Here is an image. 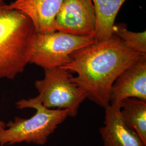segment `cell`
<instances>
[{
	"label": "cell",
	"mask_w": 146,
	"mask_h": 146,
	"mask_svg": "<svg viewBox=\"0 0 146 146\" xmlns=\"http://www.w3.org/2000/svg\"><path fill=\"white\" fill-rule=\"evenodd\" d=\"M4 1H5V0H0V3H2V2H4Z\"/></svg>",
	"instance_id": "cell-14"
},
{
	"label": "cell",
	"mask_w": 146,
	"mask_h": 146,
	"mask_svg": "<svg viewBox=\"0 0 146 146\" xmlns=\"http://www.w3.org/2000/svg\"><path fill=\"white\" fill-rule=\"evenodd\" d=\"M0 146H1V145H0Z\"/></svg>",
	"instance_id": "cell-15"
},
{
	"label": "cell",
	"mask_w": 146,
	"mask_h": 146,
	"mask_svg": "<svg viewBox=\"0 0 146 146\" xmlns=\"http://www.w3.org/2000/svg\"><path fill=\"white\" fill-rule=\"evenodd\" d=\"M96 17L92 0H63L55 21L56 31L94 38Z\"/></svg>",
	"instance_id": "cell-6"
},
{
	"label": "cell",
	"mask_w": 146,
	"mask_h": 146,
	"mask_svg": "<svg viewBox=\"0 0 146 146\" xmlns=\"http://www.w3.org/2000/svg\"><path fill=\"white\" fill-rule=\"evenodd\" d=\"M127 98L146 101V55L120 74L110 92V104L120 105Z\"/></svg>",
	"instance_id": "cell-7"
},
{
	"label": "cell",
	"mask_w": 146,
	"mask_h": 146,
	"mask_svg": "<svg viewBox=\"0 0 146 146\" xmlns=\"http://www.w3.org/2000/svg\"><path fill=\"white\" fill-rule=\"evenodd\" d=\"M19 110L33 108L36 113L29 119L15 117L5 124L0 133V145H11L21 142L44 145L58 125L69 116L67 110L49 109L43 106L35 98L17 102Z\"/></svg>",
	"instance_id": "cell-3"
},
{
	"label": "cell",
	"mask_w": 146,
	"mask_h": 146,
	"mask_svg": "<svg viewBox=\"0 0 146 146\" xmlns=\"http://www.w3.org/2000/svg\"><path fill=\"white\" fill-rule=\"evenodd\" d=\"M120 114L125 123L135 131L146 145V101L127 98L120 104Z\"/></svg>",
	"instance_id": "cell-11"
},
{
	"label": "cell",
	"mask_w": 146,
	"mask_h": 146,
	"mask_svg": "<svg viewBox=\"0 0 146 146\" xmlns=\"http://www.w3.org/2000/svg\"><path fill=\"white\" fill-rule=\"evenodd\" d=\"M5 127H6V125L5 122L0 119V133L2 131H3L5 129Z\"/></svg>",
	"instance_id": "cell-13"
},
{
	"label": "cell",
	"mask_w": 146,
	"mask_h": 146,
	"mask_svg": "<svg viewBox=\"0 0 146 146\" xmlns=\"http://www.w3.org/2000/svg\"><path fill=\"white\" fill-rule=\"evenodd\" d=\"M100 133L104 146H146L135 131L125 123L120 105L110 104L105 109L104 126Z\"/></svg>",
	"instance_id": "cell-8"
},
{
	"label": "cell",
	"mask_w": 146,
	"mask_h": 146,
	"mask_svg": "<svg viewBox=\"0 0 146 146\" xmlns=\"http://www.w3.org/2000/svg\"><path fill=\"white\" fill-rule=\"evenodd\" d=\"M73 77L63 68L44 69V78L35 82L38 93L35 98L47 108L67 110L69 116L75 117L87 95L73 82Z\"/></svg>",
	"instance_id": "cell-4"
},
{
	"label": "cell",
	"mask_w": 146,
	"mask_h": 146,
	"mask_svg": "<svg viewBox=\"0 0 146 146\" xmlns=\"http://www.w3.org/2000/svg\"><path fill=\"white\" fill-rule=\"evenodd\" d=\"M125 1L92 0L96 17L95 41H104L113 35L115 19Z\"/></svg>",
	"instance_id": "cell-10"
},
{
	"label": "cell",
	"mask_w": 146,
	"mask_h": 146,
	"mask_svg": "<svg viewBox=\"0 0 146 146\" xmlns=\"http://www.w3.org/2000/svg\"><path fill=\"white\" fill-rule=\"evenodd\" d=\"M36 34L28 16L0 3V79L13 80L24 71L29 63Z\"/></svg>",
	"instance_id": "cell-2"
},
{
	"label": "cell",
	"mask_w": 146,
	"mask_h": 146,
	"mask_svg": "<svg viewBox=\"0 0 146 146\" xmlns=\"http://www.w3.org/2000/svg\"><path fill=\"white\" fill-rule=\"evenodd\" d=\"M113 35L118 37L125 46L131 50L146 54V31L134 32L127 29L124 24L114 25Z\"/></svg>",
	"instance_id": "cell-12"
},
{
	"label": "cell",
	"mask_w": 146,
	"mask_h": 146,
	"mask_svg": "<svg viewBox=\"0 0 146 146\" xmlns=\"http://www.w3.org/2000/svg\"><path fill=\"white\" fill-rule=\"evenodd\" d=\"M145 55L131 50L113 35L73 52L69 62L60 68L76 73L73 82L84 91L87 98L106 109L116 79Z\"/></svg>",
	"instance_id": "cell-1"
},
{
	"label": "cell",
	"mask_w": 146,
	"mask_h": 146,
	"mask_svg": "<svg viewBox=\"0 0 146 146\" xmlns=\"http://www.w3.org/2000/svg\"><path fill=\"white\" fill-rule=\"evenodd\" d=\"M63 0H15L9 6L31 20L37 33L56 31L55 21Z\"/></svg>",
	"instance_id": "cell-9"
},
{
	"label": "cell",
	"mask_w": 146,
	"mask_h": 146,
	"mask_svg": "<svg viewBox=\"0 0 146 146\" xmlns=\"http://www.w3.org/2000/svg\"><path fill=\"white\" fill-rule=\"evenodd\" d=\"M95 42L91 37L61 31L37 33L29 63L44 69L60 68L69 62L73 52Z\"/></svg>",
	"instance_id": "cell-5"
}]
</instances>
